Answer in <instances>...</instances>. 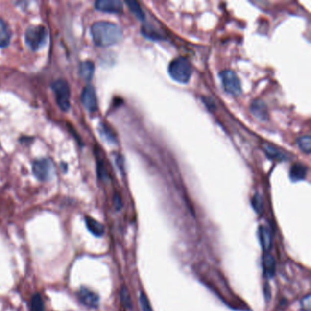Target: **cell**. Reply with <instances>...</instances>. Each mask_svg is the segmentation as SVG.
Listing matches in <instances>:
<instances>
[{"mask_svg":"<svg viewBox=\"0 0 311 311\" xmlns=\"http://www.w3.org/2000/svg\"><path fill=\"white\" fill-rule=\"evenodd\" d=\"M168 72L171 78L175 81L187 83L192 76V66L188 60L180 57L171 61Z\"/></svg>","mask_w":311,"mask_h":311,"instance_id":"cell-2","label":"cell"},{"mask_svg":"<svg viewBox=\"0 0 311 311\" xmlns=\"http://www.w3.org/2000/svg\"><path fill=\"white\" fill-rule=\"evenodd\" d=\"M263 269L266 278H273L276 274V260L269 252H265L263 256Z\"/></svg>","mask_w":311,"mask_h":311,"instance_id":"cell-11","label":"cell"},{"mask_svg":"<svg viewBox=\"0 0 311 311\" xmlns=\"http://www.w3.org/2000/svg\"><path fill=\"white\" fill-rule=\"evenodd\" d=\"M140 305L142 308L143 311H152V307L150 305V302L148 300V298L146 297L144 293H141L140 296Z\"/></svg>","mask_w":311,"mask_h":311,"instance_id":"cell-24","label":"cell"},{"mask_svg":"<svg viewBox=\"0 0 311 311\" xmlns=\"http://www.w3.org/2000/svg\"><path fill=\"white\" fill-rule=\"evenodd\" d=\"M85 223H86L88 230L94 236L101 237L104 234V226L103 225H101L99 222H98L97 220H95L91 216H86Z\"/></svg>","mask_w":311,"mask_h":311,"instance_id":"cell-16","label":"cell"},{"mask_svg":"<svg viewBox=\"0 0 311 311\" xmlns=\"http://www.w3.org/2000/svg\"><path fill=\"white\" fill-rule=\"evenodd\" d=\"M95 66L92 60L82 61L79 67V73L80 77L85 80H91L94 74Z\"/></svg>","mask_w":311,"mask_h":311,"instance_id":"cell-15","label":"cell"},{"mask_svg":"<svg viewBox=\"0 0 311 311\" xmlns=\"http://www.w3.org/2000/svg\"><path fill=\"white\" fill-rule=\"evenodd\" d=\"M51 88L56 94L57 102L62 111H68L71 106V90L66 80H57L52 82Z\"/></svg>","mask_w":311,"mask_h":311,"instance_id":"cell-4","label":"cell"},{"mask_svg":"<svg viewBox=\"0 0 311 311\" xmlns=\"http://www.w3.org/2000/svg\"><path fill=\"white\" fill-rule=\"evenodd\" d=\"M263 149L265 151V154L271 159L278 160V161H284V160L287 159V156L283 153L282 151L278 150V148H276L273 145L264 144Z\"/></svg>","mask_w":311,"mask_h":311,"instance_id":"cell-17","label":"cell"},{"mask_svg":"<svg viewBox=\"0 0 311 311\" xmlns=\"http://www.w3.org/2000/svg\"><path fill=\"white\" fill-rule=\"evenodd\" d=\"M250 112L258 120L265 121L268 119L267 106L262 99H254L250 104Z\"/></svg>","mask_w":311,"mask_h":311,"instance_id":"cell-9","label":"cell"},{"mask_svg":"<svg viewBox=\"0 0 311 311\" xmlns=\"http://www.w3.org/2000/svg\"><path fill=\"white\" fill-rule=\"evenodd\" d=\"M30 311H44L45 305L40 294H35L29 302Z\"/></svg>","mask_w":311,"mask_h":311,"instance_id":"cell-18","label":"cell"},{"mask_svg":"<svg viewBox=\"0 0 311 311\" xmlns=\"http://www.w3.org/2000/svg\"><path fill=\"white\" fill-rule=\"evenodd\" d=\"M258 235H259V242L262 248L265 252L269 251L272 246V236L270 230L266 226L261 225L259 226Z\"/></svg>","mask_w":311,"mask_h":311,"instance_id":"cell-12","label":"cell"},{"mask_svg":"<svg viewBox=\"0 0 311 311\" xmlns=\"http://www.w3.org/2000/svg\"><path fill=\"white\" fill-rule=\"evenodd\" d=\"M125 3L128 5V7H130L131 11H132L140 20H144V19H145V15H144V12L143 11L142 7H140L138 2L133 1V0H127Z\"/></svg>","mask_w":311,"mask_h":311,"instance_id":"cell-19","label":"cell"},{"mask_svg":"<svg viewBox=\"0 0 311 311\" xmlns=\"http://www.w3.org/2000/svg\"><path fill=\"white\" fill-rule=\"evenodd\" d=\"M252 205L255 209V211L261 215L263 211H264V202H263V199L262 196L260 194H255L254 197L252 198Z\"/></svg>","mask_w":311,"mask_h":311,"instance_id":"cell-22","label":"cell"},{"mask_svg":"<svg viewBox=\"0 0 311 311\" xmlns=\"http://www.w3.org/2000/svg\"><path fill=\"white\" fill-rule=\"evenodd\" d=\"M81 102L90 112H96L98 109V100L95 90L92 85H87L81 93Z\"/></svg>","mask_w":311,"mask_h":311,"instance_id":"cell-7","label":"cell"},{"mask_svg":"<svg viewBox=\"0 0 311 311\" xmlns=\"http://www.w3.org/2000/svg\"><path fill=\"white\" fill-rule=\"evenodd\" d=\"M307 172H308V167L301 163H297L292 166L289 175L293 182H298L306 178Z\"/></svg>","mask_w":311,"mask_h":311,"instance_id":"cell-13","label":"cell"},{"mask_svg":"<svg viewBox=\"0 0 311 311\" xmlns=\"http://www.w3.org/2000/svg\"><path fill=\"white\" fill-rule=\"evenodd\" d=\"M99 133L101 134V136L107 140L110 143H116V137L113 133V131L104 123H100L99 125Z\"/></svg>","mask_w":311,"mask_h":311,"instance_id":"cell-21","label":"cell"},{"mask_svg":"<svg viewBox=\"0 0 311 311\" xmlns=\"http://www.w3.org/2000/svg\"><path fill=\"white\" fill-rule=\"evenodd\" d=\"M98 173H99V176L100 178H108V173H107L106 169H105V167L102 164L98 165Z\"/></svg>","mask_w":311,"mask_h":311,"instance_id":"cell-26","label":"cell"},{"mask_svg":"<svg viewBox=\"0 0 311 311\" xmlns=\"http://www.w3.org/2000/svg\"><path fill=\"white\" fill-rule=\"evenodd\" d=\"M11 39V29L7 22L0 18V48L7 47Z\"/></svg>","mask_w":311,"mask_h":311,"instance_id":"cell-14","label":"cell"},{"mask_svg":"<svg viewBox=\"0 0 311 311\" xmlns=\"http://www.w3.org/2000/svg\"><path fill=\"white\" fill-rule=\"evenodd\" d=\"M95 7L104 12L120 13L123 10V4L120 0H98L95 2Z\"/></svg>","mask_w":311,"mask_h":311,"instance_id":"cell-8","label":"cell"},{"mask_svg":"<svg viewBox=\"0 0 311 311\" xmlns=\"http://www.w3.org/2000/svg\"><path fill=\"white\" fill-rule=\"evenodd\" d=\"M120 299H121L122 304L124 305L126 308H132L131 297H130V294H129V292H128L126 287H122V289H121Z\"/></svg>","mask_w":311,"mask_h":311,"instance_id":"cell-23","label":"cell"},{"mask_svg":"<svg viewBox=\"0 0 311 311\" xmlns=\"http://www.w3.org/2000/svg\"><path fill=\"white\" fill-rule=\"evenodd\" d=\"M220 78L225 92L233 96H239L242 93L241 82L237 74L232 70H224L220 72Z\"/></svg>","mask_w":311,"mask_h":311,"instance_id":"cell-5","label":"cell"},{"mask_svg":"<svg viewBox=\"0 0 311 311\" xmlns=\"http://www.w3.org/2000/svg\"><path fill=\"white\" fill-rule=\"evenodd\" d=\"M78 296L80 298V302L89 308L95 309L99 306V296L86 287H81Z\"/></svg>","mask_w":311,"mask_h":311,"instance_id":"cell-10","label":"cell"},{"mask_svg":"<svg viewBox=\"0 0 311 311\" xmlns=\"http://www.w3.org/2000/svg\"><path fill=\"white\" fill-rule=\"evenodd\" d=\"M297 144L298 147L302 152H304L307 154H310L311 152V137L310 135H304L301 136L297 140Z\"/></svg>","mask_w":311,"mask_h":311,"instance_id":"cell-20","label":"cell"},{"mask_svg":"<svg viewBox=\"0 0 311 311\" xmlns=\"http://www.w3.org/2000/svg\"><path fill=\"white\" fill-rule=\"evenodd\" d=\"M48 39V31L46 27L41 25L31 26L28 27L25 33V40L27 46L32 50H38L44 46Z\"/></svg>","mask_w":311,"mask_h":311,"instance_id":"cell-3","label":"cell"},{"mask_svg":"<svg viewBox=\"0 0 311 311\" xmlns=\"http://www.w3.org/2000/svg\"><path fill=\"white\" fill-rule=\"evenodd\" d=\"M33 172L36 177L41 181H47L51 177L54 171L52 162L49 159L36 160L33 163Z\"/></svg>","mask_w":311,"mask_h":311,"instance_id":"cell-6","label":"cell"},{"mask_svg":"<svg viewBox=\"0 0 311 311\" xmlns=\"http://www.w3.org/2000/svg\"><path fill=\"white\" fill-rule=\"evenodd\" d=\"M300 310L301 311H311V294H308L306 297L302 298L300 302Z\"/></svg>","mask_w":311,"mask_h":311,"instance_id":"cell-25","label":"cell"},{"mask_svg":"<svg viewBox=\"0 0 311 311\" xmlns=\"http://www.w3.org/2000/svg\"><path fill=\"white\" fill-rule=\"evenodd\" d=\"M92 35L94 43L99 47L114 45L123 37L120 27L110 21L95 22L92 26Z\"/></svg>","mask_w":311,"mask_h":311,"instance_id":"cell-1","label":"cell"}]
</instances>
